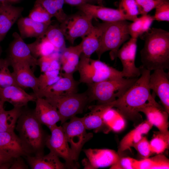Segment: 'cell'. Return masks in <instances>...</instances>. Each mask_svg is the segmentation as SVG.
Returning <instances> with one entry per match:
<instances>
[{"label": "cell", "instance_id": "obj_1", "mask_svg": "<svg viewBox=\"0 0 169 169\" xmlns=\"http://www.w3.org/2000/svg\"><path fill=\"white\" fill-rule=\"evenodd\" d=\"M141 68L140 77L121 96L105 104L111 108H116L120 115L130 120L140 118L139 109L152 97L149 87L151 71Z\"/></svg>", "mask_w": 169, "mask_h": 169}, {"label": "cell", "instance_id": "obj_2", "mask_svg": "<svg viewBox=\"0 0 169 169\" xmlns=\"http://www.w3.org/2000/svg\"><path fill=\"white\" fill-rule=\"evenodd\" d=\"M145 44L140 51L142 66L149 70L169 68V33L152 28L145 33Z\"/></svg>", "mask_w": 169, "mask_h": 169}, {"label": "cell", "instance_id": "obj_3", "mask_svg": "<svg viewBox=\"0 0 169 169\" xmlns=\"http://www.w3.org/2000/svg\"><path fill=\"white\" fill-rule=\"evenodd\" d=\"M26 107L23 108L15 129L28 156L44 154L47 135L42 128V124L35 117L34 110Z\"/></svg>", "mask_w": 169, "mask_h": 169}, {"label": "cell", "instance_id": "obj_4", "mask_svg": "<svg viewBox=\"0 0 169 169\" xmlns=\"http://www.w3.org/2000/svg\"><path fill=\"white\" fill-rule=\"evenodd\" d=\"M137 78L121 77L88 85L90 102L96 100L98 105L112 102L121 96L136 80Z\"/></svg>", "mask_w": 169, "mask_h": 169}, {"label": "cell", "instance_id": "obj_5", "mask_svg": "<svg viewBox=\"0 0 169 169\" xmlns=\"http://www.w3.org/2000/svg\"><path fill=\"white\" fill-rule=\"evenodd\" d=\"M102 24L103 31L100 46L96 52L99 59L102 54L110 51V55L112 60L116 57L117 52L120 46L129 37L128 26L126 20Z\"/></svg>", "mask_w": 169, "mask_h": 169}, {"label": "cell", "instance_id": "obj_6", "mask_svg": "<svg viewBox=\"0 0 169 169\" xmlns=\"http://www.w3.org/2000/svg\"><path fill=\"white\" fill-rule=\"evenodd\" d=\"M79 83L91 84L102 81L123 77L121 71L99 59H92L81 54L77 69Z\"/></svg>", "mask_w": 169, "mask_h": 169}, {"label": "cell", "instance_id": "obj_7", "mask_svg": "<svg viewBox=\"0 0 169 169\" xmlns=\"http://www.w3.org/2000/svg\"><path fill=\"white\" fill-rule=\"evenodd\" d=\"M46 99L57 109L61 124L77 114L82 113L86 105L90 103L87 91Z\"/></svg>", "mask_w": 169, "mask_h": 169}, {"label": "cell", "instance_id": "obj_8", "mask_svg": "<svg viewBox=\"0 0 169 169\" xmlns=\"http://www.w3.org/2000/svg\"><path fill=\"white\" fill-rule=\"evenodd\" d=\"M79 11L68 15L59 27L65 38L72 44L77 38H83L88 35L94 26L92 23L93 18Z\"/></svg>", "mask_w": 169, "mask_h": 169}, {"label": "cell", "instance_id": "obj_9", "mask_svg": "<svg viewBox=\"0 0 169 169\" xmlns=\"http://www.w3.org/2000/svg\"><path fill=\"white\" fill-rule=\"evenodd\" d=\"M70 121L63 123L62 127L66 139L70 145L74 158L77 161L84 144L92 138V133H87L81 119L72 117Z\"/></svg>", "mask_w": 169, "mask_h": 169}, {"label": "cell", "instance_id": "obj_10", "mask_svg": "<svg viewBox=\"0 0 169 169\" xmlns=\"http://www.w3.org/2000/svg\"><path fill=\"white\" fill-rule=\"evenodd\" d=\"M49 129L51 134L47 136L45 146L50 151L63 159L70 168H77V166L74 164L76 161L69 146L62 126H58L56 125Z\"/></svg>", "mask_w": 169, "mask_h": 169}, {"label": "cell", "instance_id": "obj_11", "mask_svg": "<svg viewBox=\"0 0 169 169\" xmlns=\"http://www.w3.org/2000/svg\"><path fill=\"white\" fill-rule=\"evenodd\" d=\"M137 39L131 38L119 49L116 57L122 65L121 72L123 77L137 78L141 74V68L137 67L135 64L137 50Z\"/></svg>", "mask_w": 169, "mask_h": 169}, {"label": "cell", "instance_id": "obj_12", "mask_svg": "<svg viewBox=\"0 0 169 169\" xmlns=\"http://www.w3.org/2000/svg\"><path fill=\"white\" fill-rule=\"evenodd\" d=\"M138 111L144 113L147 120L159 131L165 132L168 131L169 113L156 101L153 96L139 109Z\"/></svg>", "mask_w": 169, "mask_h": 169}, {"label": "cell", "instance_id": "obj_13", "mask_svg": "<svg viewBox=\"0 0 169 169\" xmlns=\"http://www.w3.org/2000/svg\"><path fill=\"white\" fill-rule=\"evenodd\" d=\"M13 40L9 49L8 59L10 63H23L28 64L34 69L38 65V59L32 54L28 45L17 32L13 34Z\"/></svg>", "mask_w": 169, "mask_h": 169}, {"label": "cell", "instance_id": "obj_14", "mask_svg": "<svg viewBox=\"0 0 169 169\" xmlns=\"http://www.w3.org/2000/svg\"><path fill=\"white\" fill-rule=\"evenodd\" d=\"M87 159L84 161L85 168L97 169L112 166L120 157L118 153L109 149H84Z\"/></svg>", "mask_w": 169, "mask_h": 169}, {"label": "cell", "instance_id": "obj_15", "mask_svg": "<svg viewBox=\"0 0 169 169\" xmlns=\"http://www.w3.org/2000/svg\"><path fill=\"white\" fill-rule=\"evenodd\" d=\"M61 74L62 77L57 82L40 90L37 97L48 99L77 92L79 82L74 80L73 74Z\"/></svg>", "mask_w": 169, "mask_h": 169}, {"label": "cell", "instance_id": "obj_16", "mask_svg": "<svg viewBox=\"0 0 169 169\" xmlns=\"http://www.w3.org/2000/svg\"><path fill=\"white\" fill-rule=\"evenodd\" d=\"M12 73L17 84L22 88L32 89L37 97L39 93V84L38 78L33 74V71L27 64L23 63H11Z\"/></svg>", "mask_w": 169, "mask_h": 169}, {"label": "cell", "instance_id": "obj_17", "mask_svg": "<svg viewBox=\"0 0 169 169\" xmlns=\"http://www.w3.org/2000/svg\"><path fill=\"white\" fill-rule=\"evenodd\" d=\"M77 8L80 11L91 16L93 18H98L105 22L132 21L130 18L119 9H114L91 4H84L77 6Z\"/></svg>", "mask_w": 169, "mask_h": 169}, {"label": "cell", "instance_id": "obj_18", "mask_svg": "<svg viewBox=\"0 0 169 169\" xmlns=\"http://www.w3.org/2000/svg\"><path fill=\"white\" fill-rule=\"evenodd\" d=\"M169 76L161 69L154 71L150 74L149 87L159 98L163 107L169 113Z\"/></svg>", "mask_w": 169, "mask_h": 169}, {"label": "cell", "instance_id": "obj_19", "mask_svg": "<svg viewBox=\"0 0 169 169\" xmlns=\"http://www.w3.org/2000/svg\"><path fill=\"white\" fill-rule=\"evenodd\" d=\"M36 99L34 94H28L18 85H12L0 89L1 100L4 103H9L14 107H24L29 102L35 101Z\"/></svg>", "mask_w": 169, "mask_h": 169}, {"label": "cell", "instance_id": "obj_20", "mask_svg": "<svg viewBox=\"0 0 169 169\" xmlns=\"http://www.w3.org/2000/svg\"><path fill=\"white\" fill-rule=\"evenodd\" d=\"M33 110L35 117L42 124L49 128L56 125L60 117L56 108L44 98L37 97Z\"/></svg>", "mask_w": 169, "mask_h": 169}, {"label": "cell", "instance_id": "obj_21", "mask_svg": "<svg viewBox=\"0 0 169 169\" xmlns=\"http://www.w3.org/2000/svg\"><path fill=\"white\" fill-rule=\"evenodd\" d=\"M23 8L9 3L0 5V42L21 15Z\"/></svg>", "mask_w": 169, "mask_h": 169}, {"label": "cell", "instance_id": "obj_22", "mask_svg": "<svg viewBox=\"0 0 169 169\" xmlns=\"http://www.w3.org/2000/svg\"><path fill=\"white\" fill-rule=\"evenodd\" d=\"M32 169H64L70 168L61 162L59 157L51 151L47 155H28L25 156Z\"/></svg>", "mask_w": 169, "mask_h": 169}, {"label": "cell", "instance_id": "obj_23", "mask_svg": "<svg viewBox=\"0 0 169 169\" xmlns=\"http://www.w3.org/2000/svg\"><path fill=\"white\" fill-rule=\"evenodd\" d=\"M0 150L13 158L28 156L20 138L14 131L0 132Z\"/></svg>", "mask_w": 169, "mask_h": 169}, {"label": "cell", "instance_id": "obj_24", "mask_svg": "<svg viewBox=\"0 0 169 169\" xmlns=\"http://www.w3.org/2000/svg\"><path fill=\"white\" fill-rule=\"evenodd\" d=\"M82 53L81 44L74 46L65 48L60 56L61 70L64 73L73 74L77 69L80 56Z\"/></svg>", "mask_w": 169, "mask_h": 169}, {"label": "cell", "instance_id": "obj_25", "mask_svg": "<svg viewBox=\"0 0 169 169\" xmlns=\"http://www.w3.org/2000/svg\"><path fill=\"white\" fill-rule=\"evenodd\" d=\"M17 24L20 35L23 39L32 37L37 38L44 36L50 24L38 22L29 17H22L18 19Z\"/></svg>", "mask_w": 169, "mask_h": 169}, {"label": "cell", "instance_id": "obj_26", "mask_svg": "<svg viewBox=\"0 0 169 169\" xmlns=\"http://www.w3.org/2000/svg\"><path fill=\"white\" fill-rule=\"evenodd\" d=\"M153 126L147 120H146L127 134L120 142L118 154L120 155L124 151L130 149L141 139L143 135L148 132Z\"/></svg>", "mask_w": 169, "mask_h": 169}, {"label": "cell", "instance_id": "obj_27", "mask_svg": "<svg viewBox=\"0 0 169 169\" xmlns=\"http://www.w3.org/2000/svg\"><path fill=\"white\" fill-rule=\"evenodd\" d=\"M102 31V24L98 26H94L90 33L83 38L80 43L82 54L86 57L90 58L91 55L98 49Z\"/></svg>", "mask_w": 169, "mask_h": 169}, {"label": "cell", "instance_id": "obj_28", "mask_svg": "<svg viewBox=\"0 0 169 169\" xmlns=\"http://www.w3.org/2000/svg\"><path fill=\"white\" fill-rule=\"evenodd\" d=\"M28 45L32 55L37 59L50 55L58 51L44 35L37 38L34 42Z\"/></svg>", "mask_w": 169, "mask_h": 169}, {"label": "cell", "instance_id": "obj_29", "mask_svg": "<svg viewBox=\"0 0 169 169\" xmlns=\"http://www.w3.org/2000/svg\"><path fill=\"white\" fill-rule=\"evenodd\" d=\"M22 108L13 107L12 109H4L0 113V132L14 131Z\"/></svg>", "mask_w": 169, "mask_h": 169}, {"label": "cell", "instance_id": "obj_30", "mask_svg": "<svg viewBox=\"0 0 169 169\" xmlns=\"http://www.w3.org/2000/svg\"><path fill=\"white\" fill-rule=\"evenodd\" d=\"M36 3L41 5L52 17L55 18L60 23L68 16L63 9L64 0H37Z\"/></svg>", "mask_w": 169, "mask_h": 169}, {"label": "cell", "instance_id": "obj_31", "mask_svg": "<svg viewBox=\"0 0 169 169\" xmlns=\"http://www.w3.org/2000/svg\"><path fill=\"white\" fill-rule=\"evenodd\" d=\"M169 169V159L164 155L160 154L151 158L137 161L136 169Z\"/></svg>", "mask_w": 169, "mask_h": 169}, {"label": "cell", "instance_id": "obj_32", "mask_svg": "<svg viewBox=\"0 0 169 169\" xmlns=\"http://www.w3.org/2000/svg\"><path fill=\"white\" fill-rule=\"evenodd\" d=\"M151 151L152 153L157 154L162 153L169 146V132H155L150 142Z\"/></svg>", "mask_w": 169, "mask_h": 169}, {"label": "cell", "instance_id": "obj_33", "mask_svg": "<svg viewBox=\"0 0 169 169\" xmlns=\"http://www.w3.org/2000/svg\"><path fill=\"white\" fill-rule=\"evenodd\" d=\"M44 36L58 51L62 49L63 50L66 48L65 38L59 27L50 24L46 30Z\"/></svg>", "mask_w": 169, "mask_h": 169}, {"label": "cell", "instance_id": "obj_34", "mask_svg": "<svg viewBox=\"0 0 169 169\" xmlns=\"http://www.w3.org/2000/svg\"><path fill=\"white\" fill-rule=\"evenodd\" d=\"M10 65V62L8 58L0 59V89L12 85H18L12 73L9 70Z\"/></svg>", "mask_w": 169, "mask_h": 169}, {"label": "cell", "instance_id": "obj_35", "mask_svg": "<svg viewBox=\"0 0 169 169\" xmlns=\"http://www.w3.org/2000/svg\"><path fill=\"white\" fill-rule=\"evenodd\" d=\"M103 116L102 113L98 111H91L89 115L81 119L86 129L97 131L105 125Z\"/></svg>", "mask_w": 169, "mask_h": 169}, {"label": "cell", "instance_id": "obj_36", "mask_svg": "<svg viewBox=\"0 0 169 169\" xmlns=\"http://www.w3.org/2000/svg\"><path fill=\"white\" fill-rule=\"evenodd\" d=\"M28 17L37 22L48 24H51L52 17L41 5L36 2Z\"/></svg>", "mask_w": 169, "mask_h": 169}, {"label": "cell", "instance_id": "obj_37", "mask_svg": "<svg viewBox=\"0 0 169 169\" xmlns=\"http://www.w3.org/2000/svg\"><path fill=\"white\" fill-rule=\"evenodd\" d=\"M60 70L47 71L41 74L39 77V91L55 83L62 77Z\"/></svg>", "mask_w": 169, "mask_h": 169}, {"label": "cell", "instance_id": "obj_38", "mask_svg": "<svg viewBox=\"0 0 169 169\" xmlns=\"http://www.w3.org/2000/svg\"><path fill=\"white\" fill-rule=\"evenodd\" d=\"M125 15L130 18L132 21L138 17L139 13L135 0H121L119 8Z\"/></svg>", "mask_w": 169, "mask_h": 169}, {"label": "cell", "instance_id": "obj_39", "mask_svg": "<svg viewBox=\"0 0 169 169\" xmlns=\"http://www.w3.org/2000/svg\"><path fill=\"white\" fill-rule=\"evenodd\" d=\"M164 0H135L137 6L139 14L142 15L147 13Z\"/></svg>", "mask_w": 169, "mask_h": 169}, {"label": "cell", "instance_id": "obj_40", "mask_svg": "<svg viewBox=\"0 0 169 169\" xmlns=\"http://www.w3.org/2000/svg\"><path fill=\"white\" fill-rule=\"evenodd\" d=\"M156 8L154 20L158 21H169V3L164 0L157 5Z\"/></svg>", "mask_w": 169, "mask_h": 169}, {"label": "cell", "instance_id": "obj_41", "mask_svg": "<svg viewBox=\"0 0 169 169\" xmlns=\"http://www.w3.org/2000/svg\"><path fill=\"white\" fill-rule=\"evenodd\" d=\"M133 147L141 156L145 158L149 157L153 154L151 150L150 142L146 137H142Z\"/></svg>", "mask_w": 169, "mask_h": 169}, {"label": "cell", "instance_id": "obj_42", "mask_svg": "<svg viewBox=\"0 0 169 169\" xmlns=\"http://www.w3.org/2000/svg\"><path fill=\"white\" fill-rule=\"evenodd\" d=\"M137 160L130 157L119 158L117 161L111 166L110 169H136Z\"/></svg>", "mask_w": 169, "mask_h": 169}, {"label": "cell", "instance_id": "obj_43", "mask_svg": "<svg viewBox=\"0 0 169 169\" xmlns=\"http://www.w3.org/2000/svg\"><path fill=\"white\" fill-rule=\"evenodd\" d=\"M128 31L131 38L137 39L144 33L141 17L137 18L128 26Z\"/></svg>", "mask_w": 169, "mask_h": 169}, {"label": "cell", "instance_id": "obj_44", "mask_svg": "<svg viewBox=\"0 0 169 169\" xmlns=\"http://www.w3.org/2000/svg\"><path fill=\"white\" fill-rule=\"evenodd\" d=\"M28 166L25 163L22 156L13 158L9 169H27Z\"/></svg>", "mask_w": 169, "mask_h": 169}, {"label": "cell", "instance_id": "obj_45", "mask_svg": "<svg viewBox=\"0 0 169 169\" xmlns=\"http://www.w3.org/2000/svg\"><path fill=\"white\" fill-rule=\"evenodd\" d=\"M65 3L68 4L76 6L77 7L84 4H91L96 3L98 5L99 3L98 0H64Z\"/></svg>", "mask_w": 169, "mask_h": 169}, {"label": "cell", "instance_id": "obj_46", "mask_svg": "<svg viewBox=\"0 0 169 169\" xmlns=\"http://www.w3.org/2000/svg\"><path fill=\"white\" fill-rule=\"evenodd\" d=\"M13 159L7 153L0 150V166L5 162L12 160Z\"/></svg>", "mask_w": 169, "mask_h": 169}, {"label": "cell", "instance_id": "obj_47", "mask_svg": "<svg viewBox=\"0 0 169 169\" xmlns=\"http://www.w3.org/2000/svg\"><path fill=\"white\" fill-rule=\"evenodd\" d=\"M13 160L3 163L0 166V169H9L12 165Z\"/></svg>", "mask_w": 169, "mask_h": 169}, {"label": "cell", "instance_id": "obj_48", "mask_svg": "<svg viewBox=\"0 0 169 169\" xmlns=\"http://www.w3.org/2000/svg\"><path fill=\"white\" fill-rule=\"evenodd\" d=\"M4 103L2 101H0V113L4 109L3 108Z\"/></svg>", "mask_w": 169, "mask_h": 169}, {"label": "cell", "instance_id": "obj_49", "mask_svg": "<svg viewBox=\"0 0 169 169\" xmlns=\"http://www.w3.org/2000/svg\"><path fill=\"white\" fill-rule=\"evenodd\" d=\"M9 0H0V3H9Z\"/></svg>", "mask_w": 169, "mask_h": 169}, {"label": "cell", "instance_id": "obj_50", "mask_svg": "<svg viewBox=\"0 0 169 169\" xmlns=\"http://www.w3.org/2000/svg\"><path fill=\"white\" fill-rule=\"evenodd\" d=\"M99 0V5L100 6H102V3L104 0Z\"/></svg>", "mask_w": 169, "mask_h": 169}, {"label": "cell", "instance_id": "obj_51", "mask_svg": "<svg viewBox=\"0 0 169 169\" xmlns=\"http://www.w3.org/2000/svg\"><path fill=\"white\" fill-rule=\"evenodd\" d=\"M1 53H2V49H1V46L0 45V56L1 55Z\"/></svg>", "mask_w": 169, "mask_h": 169}, {"label": "cell", "instance_id": "obj_52", "mask_svg": "<svg viewBox=\"0 0 169 169\" xmlns=\"http://www.w3.org/2000/svg\"><path fill=\"white\" fill-rule=\"evenodd\" d=\"M18 0H9V2H14Z\"/></svg>", "mask_w": 169, "mask_h": 169}, {"label": "cell", "instance_id": "obj_53", "mask_svg": "<svg viewBox=\"0 0 169 169\" xmlns=\"http://www.w3.org/2000/svg\"><path fill=\"white\" fill-rule=\"evenodd\" d=\"M1 101V100H0V101Z\"/></svg>", "mask_w": 169, "mask_h": 169}, {"label": "cell", "instance_id": "obj_54", "mask_svg": "<svg viewBox=\"0 0 169 169\" xmlns=\"http://www.w3.org/2000/svg\"><path fill=\"white\" fill-rule=\"evenodd\" d=\"M1 3H0V5Z\"/></svg>", "mask_w": 169, "mask_h": 169}]
</instances>
